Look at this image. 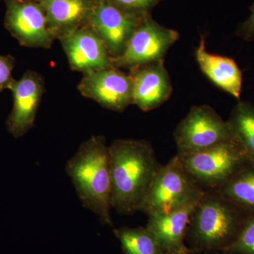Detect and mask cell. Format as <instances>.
<instances>
[{"label":"cell","mask_w":254,"mask_h":254,"mask_svg":"<svg viewBox=\"0 0 254 254\" xmlns=\"http://www.w3.org/2000/svg\"><path fill=\"white\" fill-rule=\"evenodd\" d=\"M112 208L123 215L139 211L161 165L149 142L117 139L109 145Z\"/></svg>","instance_id":"6da1fadb"},{"label":"cell","mask_w":254,"mask_h":254,"mask_svg":"<svg viewBox=\"0 0 254 254\" xmlns=\"http://www.w3.org/2000/svg\"><path fill=\"white\" fill-rule=\"evenodd\" d=\"M66 171L83 206L103 225L113 227L109 145L105 137L92 136L83 142L68 160Z\"/></svg>","instance_id":"7a4b0ae2"},{"label":"cell","mask_w":254,"mask_h":254,"mask_svg":"<svg viewBox=\"0 0 254 254\" xmlns=\"http://www.w3.org/2000/svg\"><path fill=\"white\" fill-rule=\"evenodd\" d=\"M245 213L218 192L205 190L190 216L187 247L194 254L227 250L240 234Z\"/></svg>","instance_id":"3957f363"},{"label":"cell","mask_w":254,"mask_h":254,"mask_svg":"<svg viewBox=\"0 0 254 254\" xmlns=\"http://www.w3.org/2000/svg\"><path fill=\"white\" fill-rule=\"evenodd\" d=\"M177 155L187 173L204 190H218L250 164L234 138L195 153Z\"/></svg>","instance_id":"277c9868"},{"label":"cell","mask_w":254,"mask_h":254,"mask_svg":"<svg viewBox=\"0 0 254 254\" xmlns=\"http://www.w3.org/2000/svg\"><path fill=\"white\" fill-rule=\"evenodd\" d=\"M204 191L187 173L176 155L159 169L139 211L148 216L168 213L199 198Z\"/></svg>","instance_id":"5b68a950"},{"label":"cell","mask_w":254,"mask_h":254,"mask_svg":"<svg viewBox=\"0 0 254 254\" xmlns=\"http://www.w3.org/2000/svg\"><path fill=\"white\" fill-rule=\"evenodd\" d=\"M174 137L178 155L195 153L233 138L228 122L208 105L192 107Z\"/></svg>","instance_id":"8992f818"},{"label":"cell","mask_w":254,"mask_h":254,"mask_svg":"<svg viewBox=\"0 0 254 254\" xmlns=\"http://www.w3.org/2000/svg\"><path fill=\"white\" fill-rule=\"evenodd\" d=\"M178 32L159 24L148 14L130 37L123 53L112 58L114 67L131 69L164 60L179 39Z\"/></svg>","instance_id":"52a82bcc"},{"label":"cell","mask_w":254,"mask_h":254,"mask_svg":"<svg viewBox=\"0 0 254 254\" xmlns=\"http://www.w3.org/2000/svg\"><path fill=\"white\" fill-rule=\"evenodd\" d=\"M146 16L127 11L109 0H96L88 26L115 58L123 53L132 33Z\"/></svg>","instance_id":"ba28073f"},{"label":"cell","mask_w":254,"mask_h":254,"mask_svg":"<svg viewBox=\"0 0 254 254\" xmlns=\"http://www.w3.org/2000/svg\"><path fill=\"white\" fill-rule=\"evenodd\" d=\"M4 26L22 46L49 49L55 39L36 0H5Z\"/></svg>","instance_id":"9c48e42d"},{"label":"cell","mask_w":254,"mask_h":254,"mask_svg":"<svg viewBox=\"0 0 254 254\" xmlns=\"http://www.w3.org/2000/svg\"><path fill=\"white\" fill-rule=\"evenodd\" d=\"M78 89L83 96L113 111L123 112L132 105L131 78L118 68L83 73Z\"/></svg>","instance_id":"30bf717a"},{"label":"cell","mask_w":254,"mask_h":254,"mask_svg":"<svg viewBox=\"0 0 254 254\" xmlns=\"http://www.w3.org/2000/svg\"><path fill=\"white\" fill-rule=\"evenodd\" d=\"M9 90L12 93L14 105L6 127L13 136L20 138L34 126L45 91L44 79L40 73L28 70L19 80L13 82Z\"/></svg>","instance_id":"8fae6325"},{"label":"cell","mask_w":254,"mask_h":254,"mask_svg":"<svg viewBox=\"0 0 254 254\" xmlns=\"http://www.w3.org/2000/svg\"><path fill=\"white\" fill-rule=\"evenodd\" d=\"M60 41L73 71L86 73L114 67L104 43L89 26L79 28Z\"/></svg>","instance_id":"7c38bea8"},{"label":"cell","mask_w":254,"mask_h":254,"mask_svg":"<svg viewBox=\"0 0 254 254\" xmlns=\"http://www.w3.org/2000/svg\"><path fill=\"white\" fill-rule=\"evenodd\" d=\"M132 81V105L144 112L158 108L173 92L164 60L129 69Z\"/></svg>","instance_id":"4fadbf2b"},{"label":"cell","mask_w":254,"mask_h":254,"mask_svg":"<svg viewBox=\"0 0 254 254\" xmlns=\"http://www.w3.org/2000/svg\"><path fill=\"white\" fill-rule=\"evenodd\" d=\"M201 195L168 213L148 216L146 227L154 235L165 252L180 254L191 252L185 244V239L190 216Z\"/></svg>","instance_id":"5bb4252c"},{"label":"cell","mask_w":254,"mask_h":254,"mask_svg":"<svg viewBox=\"0 0 254 254\" xmlns=\"http://www.w3.org/2000/svg\"><path fill=\"white\" fill-rule=\"evenodd\" d=\"M46 13L48 29L60 40L88 26L96 0H36Z\"/></svg>","instance_id":"9a60e30c"},{"label":"cell","mask_w":254,"mask_h":254,"mask_svg":"<svg viewBox=\"0 0 254 254\" xmlns=\"http://www.w3.org/2000/svg\"><path fill=\"white\" fill-rule=\"evenodd\" d=\"M195 58L201 71L214 84L240 100L243 78L235 60L207 51L204 37L195 50Z\"/></svg>","instance_id":"2e32d148"},{"label":"cell","mask_w":254,"mask_h":254,"mask_svg":"<svg viewBox=\"0 0 254 254\" xmlns=\"http://www.w3.org/2000/svg\"><path fill=\"white\" fill-rule=\"evenodd\" d=\"M215 191L246 213L254 215V166L248 164Z\"/></svg>","instance_id":"e0dca14e"},{"label":"cell","mask_w":254,"mask_h":254,"mask_svg":"<svg viewBox=\"0 0 254 254\" xmlns=\"http://www.w3.org/2000/svg\"><path fill=\"white\" fill-rule=\"evenodd\" d=\"M227 122L234 139L242 147L249 163L254 166V105L239 101Z\"/></svg>","instance_id":"ac0fdd59"},{"label":"cell","mask_w":254,"mask_h":254,"mask_svg":"<svg viewBox=\"0 0 254 254\" xmlns=\"http://www.w3.org/2000/svg\"><path fill=\"white\" fill-rule=\"evenodd\" d=\"M125 254H164L165 251L146 227L114 229Z\"/></svg>","instance_id":"d6986e66"},{"label":"cell","mask_w":254,"mask_h":254,"mask_svg":"<svg viewBox=\"0 0 254 254\" xmlns=\"http://www.w3.org/2000/svg\"><path fill=\"white\" fill-rule=\"evenodd\" d=\"M235 254H254V215H248L240 234L227 250Z\"/></svg>","instance_id":"ffe728a7"},{"label":"cell","mask_w":254,"mask_h":254,"mask_svg":"<svg viewBox=\"0 0 254 254\" xmlns=\"http://www.w3.org/2000/svg\"><path fill=\"white\" fill-rule=\"evenodd\" d=\"M110 2L133 14H150V11L163 0H109Z\"/></svg>","instance_id":"44dd1931"},{"label":"cell","mask_w":254,"mask_h":254,"mask_svg":"<svg viewBox=\"0 0 254 254\" xmlns=\"http://www.w3.org/2000/svg\"><path fill=\"white\" fill-rule=\"evenodd\" d=\"M16 59L11 55H0V92L9 90L15 81L12 76Z\"/></svg>","instance_id":"7402d4cb"},{"label":"cell","mask_w":254,"mask_h":254,"mask_svg":"<svg viewBox=\"0 0 254 254\" xmlns=\"http://www.w3.org/2000/svg\"><path fill=\"white\" fill-rule=\"evenodd\" d=\"M237 36L246 41L254 40V3L250 7V15L237 28Z\"/></svg>","instance_id":"603a6c76"},{"label":"cell","mask_w":254,"mask_h":254,"mask_svg":"<svg viewBox=\"0 0 254 254\" xmlns=\"http://www.w3.org/2000/svg\"><path fill=\"white\" fill-rule=\"evenodd\" d=\"M204 254H235L228 251H218V252H208V253H204Z\"/></svg>","instance_id":"cb8c5ba5"},{"label":"cell","mask_w":254,"mask_h":254,"mask_svg":"<svg viewBox=\"0 0 254 254\" xmlns=\"http://www.w3.org/2000/svg\"><path fill=\"white\" fill-rule=\"evenodd\" d=\"M164 254H194V253H192V252H190V253L188 254H180V253H171V252H165Z\"/></svg>","instance_id":"d4e9b609"},{"label":"cell","mask_w":254,"mask_h":254,"mask_svg":"<svg viewBox=\"0 0 254 254\" xmlns=\"http://www.w3.org/2000/svg\"><path fill=\"white\" fill-rule=\"evenodd\" d=\"M4 1H5V0H4Z\"/></svg>","instance_id":"484cf974"}]
</instances>
